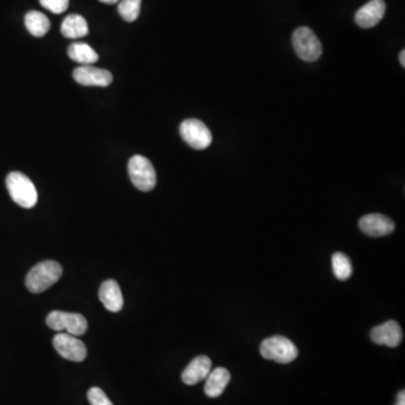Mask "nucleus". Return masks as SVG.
<instances>
[{"mask_svg":"<svg viewBox=\"0 0 405 405\" xmlns=\"http://www.w3.org/2000/svg\"><path fill=\"white\" fill-rule=\"evenodd\" d=\"M332 268L335 277L340 280H347L352 275V265L350 259L342 252H335L333 254Z\"/></svg>","mask_w":405,"mask_h":405,"instance_id":"obj_19","label":"nucleus"},{"mask_svg":"<svg viewBox=\"0 0 405 405\" xmlns=\"http://www.w3.org/2000/svg\"><path fill=\"white\" fill-rule=\"evenodd\" d=\"M88 400L92 405H114L112 401L109 400L106 393L99 387H92L88 391Z\"/></svg>","mask_w":405,"mask_h":405,"instance_id":"obj_21","label":"nucleus"},{"mask_svg":"<svg viewBox=\"0 0 405 405\" xmlns=\"http://www.w3.org/2000/svg\"><path fill=\"white\" fill-rule=\"evenodd\" d=\"M99 299L104 306L111 312H120L123 309L124 299L118 282L113 280H106L99 288Z\"/></svg>","mask_w":405,"mask_h":405,"instance_id":"obj_14","label":"nucleus"},{"mask_svg":"<svg viewBox=\"0 0 405 405\" xmlns=\"http://www.w3.org/2000/svg\"><path fill=\"white\" fill-rule=\"evenodd\" d=\"M25 26L27 31L35 37H44L50 31L51 23L48 17L39 11H28L25 16Z\"/></svg>","mask_w":405,"mask_h":405,"instance_id":"obj_18","label":"nucleus"},{"mask_svg":"<svg viewBox=\"0 0 405 405\" xmlns=\"http://www.w3.org/2000/svg\"><path fill=\"white\" fill-rule=\"evenodd\" d=\"M132 184L141 192H150L156 187L157 175L150 160L142 156H135L127 165Z\"/></svg>","mask_w":405,"mask_h":405,"instance_id":"obj_5","label":"nucleus"},{"mask_svg":"<svg viewBox=\"0 0 405 405\" xmlns=\"http://www.w3.org/2000/svg\"><path fill=\"white\" fill-rule=\"evenodd\" d=\"M73 78L78 84L86 87H108L113 82L112 73L92 66L76 68L73 70Z\"/></svg>","mask_w":405,"mask_h":405,"instance_id":"obj_9","label":"nucleus"},{"mask_svg":"<svg viewBox=\"0 0 405 405\" xmlns=\"http://www.w3.org/2000/svg\"><path fill=\"white\" fill-rule=\"evenodd\" d=\"M385 11L386 4L384 0H370L358 9L355 15L356 23L363 28L374 27L383 20Z\"/></svg>","mask_w":405,"mask_h":405,"instance_id":"obj_12","label":"nucleus"},{"mask_svg":"<svg viewBox=\"0 0 405 405\" xmlns=\"http://www.w3.org/2000/svg\"><path fill=\"white\" fill-rule=\"evenodd\" d=\"M141 3L142 0H122L118 4V14L126 22H135L140 15Z\"/></svg>","mask_w":405,"mask_h":405,"instance_id":"obj_20","label":"nucleus"},{"mask_svg":"<svg viewBox=\"0 0 405 405\" xmlns=\"http://www.w3.org/2000/svg\"><path fill=\"white\" fill-rule=\"evenodd\" d=\"M101 3L107 4V5H113V4L118 3V0H99Z\"/></svg>","mask_w":405,"mask_h":405,"instance_id":"obj_25","label":"nucleus"},{"mask_svg":"<svg viewBox=\"0 0 405 405\" xmlns=\"http://www.w3.org/2000/svg\"><path fill=\"white\" fill-rule=\"evenodd\" d=\"M61 265L54 260H46L34 266L26 276V287L34 294L43 293L54 286L62 276Z\"/></svg>","mask_w":405,"mask_h":405,"instance_id":"obj_1","label":"nucleus"},{"mask_svg":"<svg viewBox=\"0 0 405 405\" xmlns=\"http://www.w3.org/2000/svg\"><path fill=\"white\" fill-rule=\"evenodd\" d=\"M292 42L295 52L303 61L314 62L322 56V45L319 37L306 26L299 27L294 32Z\"/></svg>","mask_w":405,"mask_h":405,"instance_id":"obj_4","label":"nucleus"},{"mask_svg":"<svg viewBox=\"0 0 405 405\" xmlns=\"http://www.w3.org/2000/svg\"><path fill=\"white\" fill-rule=\"evenodd\" d=\"M88 32L87 20L80 15H69L62 22L61 33L67 39H80L86 37Z\"/></svg>","mask_w":405,"mask_h":405,"instance_id":"obj_16","label":"nucleus"},{"mask_svg":"<svg viewBox=\"0 0 405 405\" xmlns=\"http://www.w3.org/2000/svg\"><path fill=\"white\" fill-rule=\"evenodd\" d=\"M179 132L182 140L195 150H205L212 143L213 137L210 130L201 120L196 118L184 120L180 124Z\"/></svg>","mask_w":405,"mask_h":405,"instance_id":"obj_7","label":"nucleus"},{"mask_svg":"<svg viewBox=\"0 0 405 405\" xmlns=\"http://www.w3.org/2000/svg\"><path fill=\"white\" fill-rule=\"evenodd\" d=\"M68 56L73 61L82 66H92L98 61V54L87 43H73L68 48Z\"/></svg>","mask_w":405,"mask_h":405,"instance_id":"obj_17","label":"nucleus"},{"mask_svg":"<svg viewBox=\"0 0 405 405\" xmlns=\"http://www.w3.org/2000/svg\"><path fill=\"white\" fill-rule=\"evenodd\" d=\"M6 186L11 199L24 208H32L37 203V188L24 173L13 171L6 178Z\"/></svg>","mask_w":405,"mask_h":405,"instance_id":"obj_2","label":"nucleus"},{"mask_svg":"<svg viewBox=\"0 0 405 405\" xmlns=\"http://www.w3.org/2000/svg\"><path fill=\"white\" fill-rule=\"evenodd\" d=\"M395 405H405V392L401 391L399 394H397V403Z\"/></svg>","mask_w":405,"mask_h":405,"instance_id":"obj_23","label":"nucleus"},{"mask_svg":"<svg viewBox=\"0 0 405 405\" xmlns=\"http://www.w3.org/2000/svg\"><path fill=\"white\" fill-rule=\"evenodd\" d=\"M212 370V361L207 356H199L190 361L182 374V380L187 385H196L206 380Z\"/></svg>","mask_w":405,"mask_h":405,"instance_id":"obj_13","label":"nucleus"},{"mask_svg":"<svg viewBox=\"0 0 405 405\" xmlns=\"http://www.w3.org/2000/svg\"><path fill=\"white\" fill-rule=\"evenodd\" d=\"M370 338L375 344L395 348L402 342V328L397 321H387L375 327L370 332Z\"/></svg>","mask_w":405,"mask_h":405,"instance_id":"obj_11","label":"nucleus"},{"mask_svg":"<svg viewBox=\"0 0 405 405\" xmlns=\"http://www.w3.org/2000/svg\"><path fill=\"white\" fill-rule=\"evenodd\" d=\"M46 324L54 331L66 330L69 335L79 337L86 333L88 322L84 316L79 313H69L63 311H54L46 318Z\"/></svg>","mask_w":405,"mask_h":405,"instance_id":"obj_6","label":"nucleus"},{"mask_svg":"<svg viewBox=\"0 0 405 405\" xmlns=\"http://www.w3.org/2000/svg\"><path fill=\"white\" fill-rule=\"evenodd\" d=\"M399 59H400L401 66L405 68V51L402 50L400 52V56H399Z\"/></svg>","mask_w":405,"mask_h":405,"instance_id":"obj_24","label":"nucleus"},{"mask_svg":"<svg viewBox=\"0 0 405 405\" xmlns=\"http://www.w3.org/2000/svg\"><path fill=\"white\" fill-rule=\"evenodd\" d=\"M230 380H231V374L227 368L218 367L214 370H211L206 378V383H205V394L212 399L221 397L224 390L227 389Z\"/></svg>","mask_w":405,"mask_h":405,"instance_id":"obj_15","label":"nucleus"},{"mask_svg":"<svg viewBox=\"0 0 405 405\" xmlns=\"http://www.w3.org/2000/svg\"><path fill=\"white\" fill-rule=\"evenodd\" d=\"M260 354L268 361L289 363L297 359L299 349L289 339L282 335H274L261 342Z\"/></svg>","mask_w":405,"mask_h":405,"instance_id":"obj_3","label":"nucleus"},{"mask_svg":"<svg viewBox=\"0 0 405 405\" xmlns=\"http://www.w3.org/2000/svg\"><path fill=\"white\" fill-rule=\"evenodd\" d=\"M54 346L61 357L70 361H82L87 357V348L82 341L69 333H59L54 339Z\"/></svg>","mask_w":405,"mask_h":405,"instance_id":"obj_8","label":"nucleus"},{"mask_svg":"<svg viewBox=\"0 0 405 405\" xmlns=\"http://www.w3.org/2000/svg\"><path fill=\"white\" fill-rule=\"evenodd\" d=\"M359 228L368 237L380 238L391 235L394 231L395 224L383 214H367L359 220Z\"/></svg>","mask_w":405,"mask_h":405,"instance_id":"obj_10","label":"nucleus"},{"mask_svg":"<svg viewBox=\"0 0 405 405\" xmlns=\"http://www.w3.org/2000/svg\"><path fill=\"white\" fill-rule=\"evenodd\" d=\"M39 3L54 14H62L69 7V0H39Z\"/></svg>","mask_w":405,"mask_h":405,"instance_id":"obj_22","label":"nucleus"}]
</instances>
